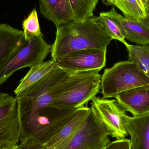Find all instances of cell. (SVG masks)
<instances>
[{
	"instance_id": "1",
	"label": "cell",
	"mask_w": 149,
	"mask_h": 149,
	"mask_svg": "<svg viewBox=\"0 0 149 149\" xmlns=\"http://www.w3.org/2000/svg\"><path fill=\"white\" fill-rule=\"evenodd\" d=\"M91 72L70 73L59 68L15 97L20 141H31L44 145L63 127L78 109H58L53 106V101Z\"/></svg>"
},
{
	"instance_id": "2",
	"label": "cell",
	"mask_w": 149,
	"mask_h": 149,
	"mask_svg": "<svg viewBox=\"0 0 149 149\" xmlns=\"http://www.w3.org/2000/svg\"><path fill=\"white\" fill-rule=\"evenodd\" d=\"M112 40L99 16L83 21H72L56 28V38L52 45V59L57 62L80 50H106Z\"/></svg>"
},
{
	"instance_id": "3",
	"label": "cell",
	"mask_w": 149,
	"mask_h": 149,
	"mask_svg": "<svg viewBox=\"0 0 149 149\" xmlns=\"http://www.w3.org/2000/svg\"><path fill=\"white\" fill-rule=\"evenodd\" d=\"M149 85V78L130 60L118 62L105 69L101 78V92L104 99L138 87Z\"/></svg>"
},
{
	"instance_id": "4",
	"label": "cell",
	"mask_w": 149,
	"mask_h": 149,
	"mask_svg": "<svg viewBox=\"0 0 149 149\" xmlns=\"http://www.w3.org/2000/svg\"><path fill=\"white\" fill-rule=\"evenodd\" d=\"M51 49L52 45L44 40L42 35L26 40L11 56L0 64V85L16 71L44 62Z\"/></svg>"
},
{
	"instance_id": "5",
	"label": "cell",
	"mask_w": 149,
	"mask_h": 149,
	"mask_svg": "<svg viewBox=\"0 0 149 149\" xmlns=\"http://www.w3.org/2000/svg\"><path fill=\"white\" fill-rule=\"evenodd\" d=\"M99 71H93L72 87L59 94L52 106L62 110L78 109L87 106L100 90L101 75Z\"/></svg>"
},
{
	"instance_id": "6",
	"label": "cell",
	"mask_w": 149,
	"mask_h": 149,
	"mask_svg": "<svg viewBox=\"0 0 149 149\" xmlns=\"http://www.w3.org/2000/svg\"><path fill=\"white\" fill-rule=\"evenodd\" d=\"M21 138L18 105L16 97L0 92V149H11Z\"/></svg>"
},
{
	"instance_id": "7",
	"label": "cell",
	"mask_w": 149,
	"mask_h": 149,
	"mask_svg": "<svg viewBox=\"0 0 149 149\" xmlns=\"http://www.w3.org/2000/svg\"><path fill=\"white\" fill-rule=\"evenodd\" d=\"M84 124L73 138L69 149H93L107 146L111 134L97 114L93 106Z\"/></svg>"
},
{
	"instance_id": "8",
	"label": "cell",
	"mask_w": 149,
	"mask_h": 149,
	"mask_svg": "<svg viewBox=\"0 0 149 149\" xmlns=\"http://www.w3.org/2000/svg\"><path fill=\"white\" fill-rule=\"evenodd\" d=\"M107 49H86L73 52L57 62L60 69L70 73L100 71L106 66Z\"/></svg>"
},
{
	"instance_id": "9",
	"label": "cell",
	"mask_w": 149,
	"mask_h": 149,
	"mask_svg": "<svg viewBox=\"0 0 149 149\" xmlns=\"http://www.w3.org/2000/svg\"><path fill=\"white\" fill-rule=\"evenodd\" d=\"M91 105L93 107L100 119L116 140L125 139L128 134L125 128L122 114L124 110L116 99H108L95 97Z\"/></svg>"
},
{
	"instance_id": "10",
	"label": "cell",
	"mask_w": 149,
	"mask_h": 149,
	"mask_svg": "<svg viewBox=\"0 0 149 149\" xmlns=\"http://www.w3.org/2000/svg\"><path fill=\"white\" fill-rule=\"evenodd\" d=\"M87 106L78 108L70 120L44 145L45 149H69L90 112Z\"/></svg>"
},
{
	"instance_id": "11",
	"label": "cell",
	"mask_w": 149,
	"mask_h": 149,
	"mask_svg": "<svg viewBox=\"0 0 149 149\" xmlns=\"http://www.w3.org/2000/svg\"><path fill=\"white\" fill-rule=\"evenodd\" d=\"M120 27L125 39L138 45H149V22L126 18L116 11L115 7L107 11Z\"/></svg>"
},
{
	"instance_id": "12",
	"label": "cell",
	"mask_w": 149,
	"mask_h": 149,
	"mask_svg": "<svg viewBox=\"0 0 149 149\" xmlns=\"http://www.w3.org/2000/svg\"><path fill=\"white\" fill-rule=\"evenodd\" d=\"M114 98L124 111L131 113L134 117L149 114V85L123 92Z\"/></svg>"
},
{
	"instance_id": "13",
	"label": "cell",
	"mask_w": 149,
	"mask_h": 149,
	"mask_svg": "<svg viewBox=\"0 0 149 149\" xmlns=\"http://www.w3.org/2000/svg\"><path fill=\"white\" fill-rule=\"evenodd\" d=\"M123 119L132 149H149V114L140 117L129 116L124 111Z\"/></svg>"
},
{
	"instance_id": "14",
	"label": "cell",
	"mask_w": 149,
	"mask_h": 149,
	"mask_svg": "<svg viewBox=\"0 0 149 149\" xmlns=\"http://www.w3.org/2000/svg\"><path fill=\"white\" fill-rule=\"evenodd\" d=\"M39 5L41 14L56 28L74 20L70 0H41Z\"/></svg>"
},
{
	"instance_id": "15",
	"label": "cell",
	"mask_w": 149,
	"mask_h": 149,
	"mask_svg": "<svg viewBox=\"0 0 149 149\" xmlns=\"http://www.w3.org/2000/svg\"><path fill=\"white\" fill-rule=\"evenodd\" d=\"M25 41L23 31L7 24H0V64L11 56Z\"/></svg>"
},
{
	"instance_id": "16",
	"label": "cell",
	"mask_w": 149,
	"mask_h": 149,
	"mask_svg": "<svg viewBox=\"0 0 149 149\" xmlns=\"http://www.w3.org/2000/svg\"><path fill=\"white\" fill-rule=\"evenodd\" d=\"M59 68L57 62L52 59L44 61L31 67L29 71L21 80L19 85L15 89L14 93L16 97L19 96L45 76Z\"/></svg>"
},
{
	"instance_id": "17",
	"label": "cell",
	"mask_w": 149,
	"mask_h": 149,
	"mask_svg": "<svg viewBox=\"0 0 149 149\" xmlns=\"http://www.w3.org/2000/svg\"><path fill=\"white\" fill-rule=\"evenodd\" d=\"M103 2L104 4L117 7L126 18L138 21H148V13L144 0H107Z\"/></svg>"
},
{
	"instance_id": "18",
	"label": "cell",
	"mask_w": 149,
	"mask_h": 149,
	"mask_svg": "<svg viewBox=\"0 0 149 149\" xmlns=\"http://www.w3.org/2000/svg\"><path fill=\"white\" fill-rule=\"evenodd\" d=\"M128 52L129 60L133 62L149 78V45H125Z\"/></svg>"
},
{
	"instance_id": "19",
	"label": "cell",
	"mask_w": 149,
	"mask_h": 149,
	"mask_svg": "<svg viewBox=\"0 0 149 149\" xmlns=\"http://www.w3.org/2000/svg\"><path fill=\"white\" fill-rule=\"evenodd\" d=\"M74 20L83 21L93 17L98 0H70Z\"/></svg>"
},
{
	"instance_id": "20",
	"label": "cell",
	"mask_w": 149,
	"mask_h": 149,
	"mask_svg": "<svg viewBox=\"0 0 149 149\" xmlns=\"http://www.w3.org/2000/svg\"><path fill=\"white\" fill-rule=\"evenodd\" d=\"M22 27L26 40L34 37L42 35L38 21L37 11L36 8L32 10L28 17L23 21Z\"/></svg>"
},
{
	"instance_id": "21",
	"label": "cell",
	"mask_w": 149,
	"mask_h": 149,
	"mask_svg": "<svg viewBox=\"0 0 149 149\" xmlns=\"http://www.w3.org/2000/svg\"><path fill=\"white\" fill-rule=\"evenodd\" d=\"M99 16L105 30L113 39L119 40L124 45L127 43L118 24L107 12H100Z\"/></svg>"
},
{
	"instance_id": "22",
	"label": "cell",
	"mask_w": 149,
	"mask_h": 149,
	"mask_svg": "<svg viewBox=\"0 0 149 149\" xmlns=\"http://www.w3.org/2000/svg\"><path fill=\"white\" fill-rule=\"evenodd\" d=\"M103 149H132L130 140L123 139L110 142Z\"/></svg>"
},
{
	"instance_id": "23",
	"label": "cell",
	"mask_w": 149,
	"mask_h": 149,
	"mask_svg": "<svg viewBox=\"0 0 149 149\" xmlns=\"http://www.w3.org/2000/svg\"><path fill=\"white\" fill-rule=\"evenodd\" d=\"M18 149H45L43 145L35 143L30 141L20 142L18 144Z\"/></svg>"
},
{
	"instance_id": "24",
	"label": "cell",
	"mask_w": 149,
	"mask_h": 149,
	"mask_svg": "<svg viewBox=\"0 0 149 149\" xmlns=\"http://www.w3.org/2000/svg\"><path fill=\"white\" fill-rule=\"evenodd\" d=\"M148 15V22H149V0H144Z\"/></svg>"
},
{
	"instance_id": "25",
	"label": "cell",
	"mask_w": 149,
	"mask_h": 149,
	"mask_svg": "<svg viewBox=\"0 0 149 149\" xmlns=\"http://www.w3.org/2000/svg\"><path fill=\"white\" fill-rule=\"evenodd\" d=\"M106 146H99V147H97V148H95L93 149H103L105 148Z\"/></svg>"
},
{
	"instance_id": "26",
	"label": "cell",
	"mask_w": 149,
	"mask_h": 149,
	"mask_svg": "<svg viewBox=\"0 0 149 149\" xmlns=\"http://www.w3.org/2000/svg\"><path fill=\"white\" fill-rule=\"evenodd\" d=\"M18 145H17V146H16V147H14V148H13L11 149H18Z\"/></svg>"
},
{
	"instance_id": "27",
	"label": "cell",
	"mask_w": 149,
	"mask_h": 149,
	"mask_svg": "<svg viewBox=\"0 0 149 149\" xmlns=\"http://www.w3.org/2000/svg\"></svg>"
}]
</instances>
